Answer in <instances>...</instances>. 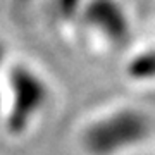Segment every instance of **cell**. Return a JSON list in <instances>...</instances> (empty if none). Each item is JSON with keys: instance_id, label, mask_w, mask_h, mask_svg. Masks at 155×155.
I'll return each mask as SVG.
<instances>
[{"instance_id": "4", "label": "cell", "mask_w": 155, "mask_h": 155, "mask_svg": "<svg viewBox=\"0 0 155 155\" xmlns=\"http://www.w3.org/2000/svg\"><path fill=\"white\" fill-rule=\"evenodd\" d=\"M127 71L136 81H152L155 79V48L143 50L129 61Z\"/></svg>"}, {"instance_id": "2", "label": "cell", "mask_w": 155, "mask_h": 155, "mask_svg": "<svg viewBox=\"0 0 155 155\" xmlns=\"http://www.w3.org/2000/svg\"><path fill=\"white\" fill-rule=\"evenodd\" d=\"M12 105L7 116V127L14 134L22 133L33 117L48 102V86L26 66H16L9 74Z\"/></svg>"}, {"instance_id": "6", "label": "cell", "mask_w": 155, "mask_h": 155, "mask_svg": "<svg viewBox=\"0 0 155 155\" xmlns=\"http://www.w3.org/2000/svg\"><path fill=\"white\" fill-rule=\"evenodd\" d=\"M2 61H4V48L0 47V64H2Z\"/></svg>"}, {"instance_id": "5", "label": "cell", "mask_w": 155, "mask_h": 155, "mask_svg": "<svg viewBox=\"0 0 155 155\" xmlns=\"http://www.w3.org/2000/svg\"><path fill=\"white\" fill-rule=\"evenodd\" d=\"M76 4H78V0H59V5H61V9H62V12H64V14L74 12Z\"/></svg>"}, {"instance_id": "1", "label": "cell", "mask_w": 155, "mask_h": 155, "mask_svg": "<svg viewBox=\"0 0 155 155\" xmlns=\"http://www.w3.org/2000/svg\"><path fill=\"white\" fill-rule=\"evenodd\" d=\"M150 122L136 109H119L91 122L83 134V145L93 155H116L148 136Z\"/></svg>"}, {"instance_id": "3", "label": "cell", "mask_w": 155, "mask_h": 155, "mask_svg": "<svg viewBox=\"0 0 155 155\" xmlns=\"http://www.w3.org/2000/svg\"><path fill=\"white\" fill-rule=\"evenodd\" d=\"M86 21L112 43H122L127 38V19L114 0H93L86 7Z\"/></svg>"}]
</instances>
